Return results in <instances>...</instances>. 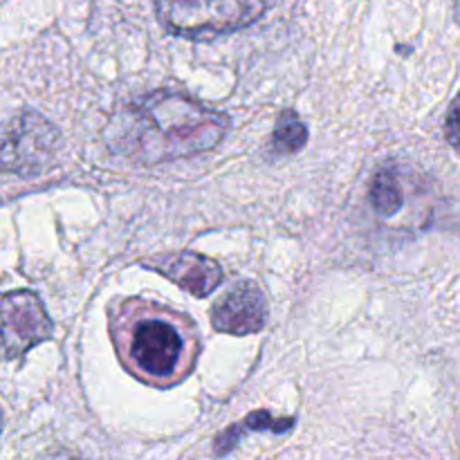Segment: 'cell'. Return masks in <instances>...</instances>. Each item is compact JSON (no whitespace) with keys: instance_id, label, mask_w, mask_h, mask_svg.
<instances>
[{"instance_id":"cell-5","label":"cell","mask_w":460,"mask_h":460,"mask_svg":"<svg viewBox=\"0 0 460 460\" xmlns=\"http://www.w3.org/2000/svg\"><path fill=\"white\" fill-rule=\"evenodd\" d=\"M54 335V323L43 301L31 290H13L3 296V355L16 359Z\"/></svg>"},{"instance_id":"cell-4","label":"cell","mask_w":460,"mask_h":460,"mask_svg":"<svg viewBox=\"0 0 460 460\" xmlns=\"http://www.w3.org/2000/svg\"><path fill=\"white\" fill-rule=\"evenodd\" d=\"M58 148V130L39 112L22 111L4 128L3 171L21 178H36L54 164Z\"/></svg>"},{"instance_id":"cell-6","label":"cell","mask_w":460,"mask_h":460,"mask_svg":"<svg viewBox=\"0 0 460 460\" xmlns=\"http://www.w3.org/2000/svg\"><path fill=\"white\" fill-rule=\"evenodd\" d=\"M268 308L261 288L252 281H241L227 292L211 310V326L227 335H252L265 326Z\"/></svg>"},{"instance_id":"cell-11","label":"cell","mask_w":460,"mask_h":460,"mask_svg":"<svg viewBox=\"0 0 460 460\" xmlns=\"http://www.w3.org/2000/svg\"><path fill=\"white\" fill-rule=\"evenodd\" d=\"M445 135H447V142L452 144L454 151L460 155V93L449 106L447 119H445Z\"/></svg>"},{"instance_id":"cell-2","label":"cell","mask_w":460,"mask_h":460,"mask_svg":"<svg viewBox=\"0 0 460 460\" xmlns=\"http://www.w3.org/2000/svg\"><path fill=\"white\" fill-rule=\"evenodd\" d=\"M187 350V337L178 323L160 310L133 319L126 331V362L146 380L169 382L178 377Z\"/></svg>"},{"instance_id":"cell-7","label":"cell","mask_w":460,"mask_h":460,"mask_svg":"<svg viewBox=\"0 0 460 460\" xmlns=\"http://www.w3.org/2000/svg\"><path fill=\"white\" fill-rule=\"evenodd\" d=\"M155 272L164 274L169 281L182 288L189 295L209 296L216 288L223 283V268L209 256L196 254V252H180V254L162 256V259L151 261Z\"/></svg>"},{"instance_id":"cell-1","label":"cell","mask_w":460,"mask_h":460,"mask_svg":"<svg viewBox=\"0 0 460 460\" xmlns=\"http://www.w3.org/2000/svg\"><path fill=\"white\" fill-rule=\"evenodd\" d=\"M227 128L225 112L184 94L157 90L121 108L112 117L106 137L115 153L151 166L209 151L220 144Z\"/></svg>"},{"instance_id":"cell-12","label":"cell","mask_w":460,"mask_h":460,"mask_svg":"<svg viewBox=\"0 0 460 460\" xmlns=\"http://www.w3.org/2000/svg\"><path fill=\"white\" fill-rule=\"evenodd\" d=\"M39 460H85V458L79 456L76 452H70V449H52V452L43 454Z\"/></svg>"},{"instance_id":"cell-8","label":"cell","mask_w":460,"mask_h":460,"mask_svg":"<svg viewBox=\"0 0 460 460\" xmlns=\"http://www.w3.org/2000/svg\"><path fill=\"white\" fill-rule=\"evenodd\" d=\"M292 427H295V418H277L270 411H254L243 422L225 429V434L214 443L216 454H218V456H225L227 452H232V449L241 443V438L247 431H274V434H286Z\"/></svg>"},{"instance_id":"cell-3","label":"cell","mask_w":460,"mask_h":460,"mask_svg":"<svg viewBox=\"0 0 460 460\" xmlns=\"http://www.w3.org/2000/svg\"><path fill=\"white\" fill-rule=\"evenodd\" d=\"M268 9L265 3L216 0V3H155V13L166 31L182 39H211L252 25Z\"/></svg>"},{"instance_id":"cell-10","label":"cell","mask_w":460,"mask_h":460,"mask_svg":"<svg viewBox=\"0 0 460 460\" xmlns=\"http://www.w3.org/2000/svg\"><path fill=\"white\" fill-rule=\"evenodd\" d=\"M308 139V128L295 111H283L274 128V148L279 153H296Z\"/></svg>"},{"instance_id":"cell-9","label":"cell","mask_w":460,"mask_h":460,"mask_svg":"<svg viewBox=\"0 0 460 460\" xmlns=\"http://www.w3.org/2000/svg\"><path fill=\"white\" fill-rule=\"evenodd\" d=\"M368 198H371L373 209L382 218H391V216L400 214L404 207V191L400 178L391 166H382L376 175H373L371 189H368Z\"/></svg>"}]
</instances>
